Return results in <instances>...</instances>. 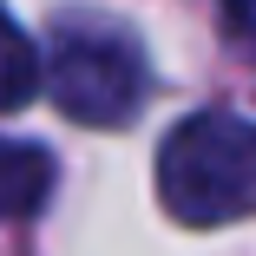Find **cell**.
<instances>
[{
    "instance_id": "1",
    "label": "cell",
    "mask_w": 256,
    "mask_h": 256,
    "mask_svg": "<svg viewBox=\"0 0 256 256\" xmlns=\"http://www.w3.org/2000/svg\"><path fill=\"white\" fill-rule=\"evenodd\" d=\"M158 197L190 230H224L256 210V125L236 112H190L158 144Z\"/></svg>"
},
{
    "instance_id": "3",
    "label": "cell",
    "mask_w": 256,
    "mask_h": 256,
    "mask_svg": "<svg viewBox=\"0 0 256 256\" xmlns=\"http://www.w3.org/2000/svg\"><path fill=\"white\" fill-rule=\"evenodd\" d=\"M53 190V151L26 138H0V224L33 217Z\"/></svg>"
},
{
    "instance_id": "2",
    "label": "cell",
    "mask_w": 256,
    "mask_h": 256,
    "mask_svg": "<svg viewBox=\"0 0 256 256\" xmlns=\"http://www.w3.org/2000/svg\"><path fill=\"white\" fill-rule=\"evenodd\" d=\"M46 86L72 125H125L144 106V53L112 26H72L53 46Z\"/></svg>"
},
{
    "instance_id": "5",
    "label": "cell",
    "mask_w": 256,
    "mask_h": 256,
    "mask_svg": "<svg viewBox=\"0 0 256 256\" xmlns=\"http://www.w3.org/2000/svg\"><path fill=\"white\" fill-rule=\"evenodd\" d=\"M217 7H224V20H230V33L256 40V0H217Z\"/></svg>"
},
{
    "instance_id": "4",
    "label": "cell",
    "mask_w": 256,
    "mask_h": 256,
    "mask_svg": "<svg viewBox=\"0 0 256 256\" xmlns=\"http://www.w3.org/2000/svg\"><path fill=\"white\" fill-rule=\"evenodd\" d=\"M33 92H40V53L20 33V20L0 14V112H20Z\"/></svg>"
}]
</instances>
